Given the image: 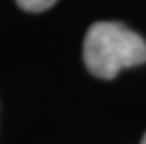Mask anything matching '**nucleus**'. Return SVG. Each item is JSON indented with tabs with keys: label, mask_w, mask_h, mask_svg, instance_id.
Masks as SVG:
<instances>
[{
	"label": "nucleus",
	"mask_w": 146,
	"mask_h": 144,
	"mask_svg": "<svg viewBox=\"0 0 146 144\" xmlns=\"http://www.w3.org/2000/svg\"><path fill=\"white\" fill-rule=\"evenodd\" d=\"M84 66L98 79H112L124 68L146 62V41L120 23H96L82 47Z\"/></svg>",
	"instance_id": "nucleus-1"
},
{
	"label": "nucleus",
	"mask_w": 146,
	"mask_h": 144,
	"mask_svg": "<svg viewBox=\"0 0 146 144\" xmlns=\"http://www.w3.org/2000/svg\"><path fill=\"white\" fill-rule=\"evenodd\" d=\"M17 6L25 11H32V13H39L45 11V9L52 8V6L58 2V0H15Z\"/></svg>",
	"instance_id": "nucleus-2"
},
{
	"label": "nucleus",
	"mask_w": 146,
	"mask_h": 144,
	"mask_svg": "<svg viewBox=\"0 0 146 144\" xmlns=\"http://www.w3.org/2000/svg\"><path fill=\"white\" fill-rule=\"evenodd\" d=\"M141 144H146V133H144V137H142V140H141Z\"/></svg>",
	"instance_id": "nucleus-3"
}]
</instances>
